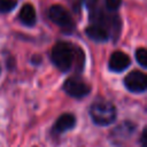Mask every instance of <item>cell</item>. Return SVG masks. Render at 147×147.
<instances>
[{"label": "cell", "instance_id": "cell-1", "mask_svg": "<svg viewBox=\"0 0 147 147\" xmlns=\"http://www.w3.org/2000/svg\"><path fill=\"white\" fill-rule=\"evenodd\" d=\"M51 57L55 67L59 70L65 72L75 65L77 59L83 57V53L78 47H76L71 42L57 41L52 48Z\"/></svg>", "mask_w": 147, "mask_h": 147}, {"label": "cell", "instance_id": "cell-2", "mask_svg": "<svg viewBox=\"0 0 147 147\" xmlns=\"http://www.w3.org/2000/svg\"><path fill=\"white\" fill-rule=\"evenodd\" d=\"M90 115L93 122L98 125H109L116 118V108L115 106L105 100L95 101L90 109Z\"/></svg>", "mask_w": 147, "mask_h": 147}, {"label": "cell", "instance_id": "cell-3", "mask_svg": "<svg viewBox=\"0 0 147 147\" xmlns=\"http://www.w3.org/2000/svg\"><path fill=\"white\" fill-rule=\"evenodd\" d=\"M48 16L53 23H55L56 25H59L62 30H64L67 32L71 31L75 26L72 17L69 14V11L60 5L52 6L48 10Z\"/></svg>", "mask_w": 147, "mask_h": 147}, {"label": "cell", "instance_id": "cell-4", "mask_svg": "<svg viewBox=\"0 0 147 147\" xmlns=\"http://www.w3.org/2000/svg\"><path fill=\"white\" fill-rule=\"evenodd\" d=\"M63 90L67 92V94H69L70 96H74L76 99H80V98H84L86 96L90 91H91V87L90 85L83 80L82 78L77 77V76H72V77H69L64 84H63Z\"/></svg>", "mask_w": 147, "mask_h": 147}, {"label": "cell", "instance_id": "cell-5", "mask_svg": "<svg viewBox=\"0 0 147 147\" xmlns=\"http://www.w3.org/2000/svg\"><path fill=\"white\" fill-rule=\"evenodd\" d=\"M124 85L133 93H142L147 88V77L142 71L133 70L124 78Z\"/></svg>", "mask_w": 147, "mask_h": 147}, {"label": "cell", "instance_id": "cell-6", "mask_svg": "<svg viewBox=\"0 0 147 147\" xmlns=\"http://www.w3.org/2000/svg\"><path fill=\"white\" fill-rule=\"evenodd\" d=\"M130 57L121 51H116L110 55L109 69L114 72H122L130 65Z\"/></svg>", "mask_w": 147, "mask_h": 147}, {"label": "cell", "instance_id": "cell-7", "mask_svg": "<svg viewBox=\"0 0 147 147\" xmlns=\"http://www.w3.org/2000/svg\"><path fill=\"white\" fill-rule=\"evenodd\" d=\"M76 124V118L72 114H63L61 115L55 124L53 125V132L56 134L63 133L68 130H71Z\"/></svg>", "mask_w": 147, "mask_h": 147}, {"label": "cell", "instance_id": "cell-8", "mask_svg": "<svg viewBox=\"0 0 147 147\" xmlns=\"http://www.w3.org/2000/svg\"><path fill=\"white\" fill-rule=\"evenodd\" d=\"M86 33L91 39H93L95 41H106L111 37V33L106 28H103L99 24H94V23H91L87 26Z\"/></svg>", "mask_w": 147, "mask_h": 147}, {"label": "cell", "instance_id": "cell-9", "mask_svg": "<svg viewBox=\"0 0 147 147\" xmlns=\"http://www.w3.org/2000/svg\"><path fill=\"white\" fill-rule=\"evenodd\" d=\"M20 21L28 26H32L34 25L36 21H37V15H36V10L33 8V6L31 3H25L20 11Z\"/></svg>", "mask_w": 147, "mask_h": 147}, {"label": "cell", "instance_id": "cell-10", "mask_svg": "<svg viewBox=\"0 0 147 147\" xmlns=\"http://www.w3.org/2000/svg\"><path fill=\"white\" fill-rule=\"evenodd\" d=\"M136 60L138 61V63L141 67H144V68L147 67V51L144 47L138 48L136 51Z\"/></svg>", "mask_w": 147, "mask_h": 147}, {"label": "cell", "instance_id": "cell-11", "mask_svg": "<svg viewBox=\"0 0 147 147\" xmlns=\"http://www.w3.org/2000/svg\"><path fill=\"white\" fill-rule=\"evenodd\" d=\"M17 5V0H0V13H8Z\"/></svg>", "mask_w": 147, "mask_h": 147}, {"label": "cell", "instance_id": "cell-12", "mask_svg": "<svg viewBox=\"0 0 147 147\" xmlns=\"http://www.w3.org/2000/svg\"><path fill=\"white\" fill-rule=\"evenodd\" d=\"M121 2H122V0H103L105 7H106L109 11H111V13H115V11L119 8Z\"/></svg>", "mask_w": 147, "mask_h": 147}, {"label": "cell", "instance_id": "cell-13", "mask_svg": "<svg viewBox=\"0 0 147 147\" xmlns=\"http://www.w3.org/2000/svg\"><path fill=\"white\" fill-rule=\"evenodd\" d=\"M83 1H84V0H69L71 7H72L75 10H78V9H79V7L82 6Z\"/></svg>", "mask_w": 147, "mask_h": 147}, {"label": "cell", "instance_id": "cell-14", "mask_svg": "<svg viewBox=\"0 0 147 147\" xmlns=\"http://www.w3.org/2000/svg\"><path fill=\"white\" fill-rule=\"evenodd\" d=\"M146 127L144 129L142 133H141V139H140V142H141V147H147V144H146V140H147V137H146Z\"/></svg>", "mask_w": 147, "mask_h": 147}]
</instances>
